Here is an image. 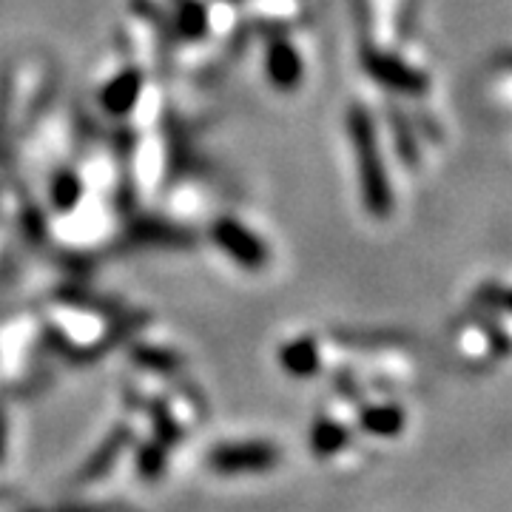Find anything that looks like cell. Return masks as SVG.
Returning <instances> with one entry per match:
<instances>
[{"mask_svg":"<svg viewBox=\"0 0 512 512\" xmlns=\"http://www.w3.org/2000/svg\"><path fill=\"white\" fill-rule=\"evenodd\" d=\"M348 131L353 154H356V168H359L362 202L376 220H387L393 214V185H390V177H387L376 126H373V117L367 114V109L350 106Z\"/></svg>","mask_w":512,"mask_h":512,"instance_id":"1","label":"cell"},{"mask_svg":"<svg viewBox=\"0 0 512 512\" xmlns=\"http://www.w3.org/2000/svg\"><path fill=\"white\" fill-rule=\"evenodd\" d=\"M279 458V450L265 441H242V444H222L211 450L208 464L222 476H239V473H265Z\"/></svg>","mask_w":512,"mask_h":512,"instance_id":"2","label":"cell"},{"mask_svg":"<svg viewBox=\"0 0 512 512\" xmlns=\"http://www.w3.org/2000/svg\"><path fill=\"white\" fill-rule=\"evenodd\" d=\"M365 69L376 83H382V86L393 89V92L419 97V94H424L430 89L427 74L419 72V69L410 66V63H404L402 57L387 55V52H367Z\"/></svg>","mask_w":512,"mask_h":512,"instance_id":"3","label":"cell"},{"mask_svg":"<svg viewBox=\"0 0 512 512\" xmlns=\"http://www.w3.org/2000/svg\"><path fill=\"white\" fill-rule=\"evenodd\" d=\"M214 239H217V245L225 254L234 256L239 265H245V268H262L265 259H268L265 245L234 220L217 222L214 225Z\"/></svg>","mask_w":512,"mask_h":512,"instance_id":"4","label":"cell"},{"mask_svg":"<svg viewBox=\"0 0 512 512\" xmlns=\"http://www.w3.org/2000/svg\"><path fill=\"white\" fill-rule=\"evenodd\" d=\"M268 74H271L274 86L285 89V92L299 86V80H302V60H299L291 43H285V40L271 43V49H268Z\"/></svg>","mask_w":512,"mask_h":512,"instance_id":"5","label":"cell"},{"mask_svg":"<svg viewBox=\"0 0 512 512\" xmlns=\"http://www.w3.org/2000/svg\"><path fill=\"white\" fill-rule=\"evenodd\" d=\"M282 365L288 367L296 376H308L319 367V353L313 348L311 339H299V342H291L288 348L282 350Z\"/></svg>","mask_w":512,"mask_h":512,"instance_id":"6","label":"cell"},{"mask_svg":"<svg viewBox=\"0 0 512 512\" xmlns=\"http://www.w3.org/2000/svg\"><path fill=\"white\" fill-rule=\"evenodd\" d=\"M140 94V74H123L120 80H114L106 94H103V103L109 111H128L134 106Z\"/></svg>","mask_w":512,"mask_h":512,"instance_id":"7","label":"cell"},{"mask_svg":"<svg viewBox=\"0 0 512 512\" xmlns=\"http://www.w3.org/2000/svg\"><path fill=\"white\" fill-rule=\"evenodd\" d=\"M128 433L126 430H117L114 436H111L97 453H94V458L86 464V470L80 473V478L83 481H89V478H100L103 473H109V467L114 464V458L120 456V450H123V444H126Z\"/></svg>","mask_w":512,"mask_h":512,"instance_id":"8","label":"cell"},{"mask_svg":"<svg viewBox=\"0 0 512 512\" xmlns=\"http://www.w3.org/2000/svg\"><path fill=\"white\" fill-rule=\"evenodd\" d=\"M365 427L373 433H396L402 427V413L396 407H373L365 413Z\"/></svg>","mask_w":512,"mask_h":512,"instance_id":"9","label":"cell"},{"mask_svg":"<svg viewBox=\"0 0 512 512\" xmlns=\"http://www.w3.org/2000/svg\"><path fill=\"white\" fill-rule=\"evenodd\" d=\"M476 296H478V302H481V305H487V308L512 313V288H507V285L487 282L484 288H478Z\"/></svg>","mask_w":512,"mask_h":512,"instance_id":"10","label":"cell"},{"mask_svg":"<svg viewBox=\"0 0 512 512\" xmlns=\"http://www.w3.org/2000/svg\"><path fill=\"white\" fill-rule=\"evenodd\" d=\"M393 131H396V143H399V154H402L404 163H407V165L419 163V148H416V137H413V131H410V126L404 123L402 117H396V120H393Z\"/></svg>","mask_w":512,"mask_h":512,"instance_id":"11","label":"cell"},{"mask_svg":"<svg viewBox=\"0 0 512 512\" xmlns=\"http://www.w3.org/2000/svg\"><path fill=\"white\" fill-rule=\"evenodd\" d=\"M77 200H80V183H77V177L74 174H60L55 180V205L66 211Z\"/></svg>","mask_w":512,"mask_h":512,"instance_id":"12","label":"cell"},{"mask_svg":"<svg viewBox=\"0 0 512 512\" xmlns=\"http://www.w3.org/2000/svg\"><path fill=\"white\" fill-rule=\"evenodd\" d=\"M316 450H322V453H328L333 447H339V441H345V430L342 427H333V424H319L316 427Z\"/></svg>","mask_w":512,"mask_h":512,"instance_id":"13","label":"cell"},{"mask_svg":"<svg viewBox=\"0 0 512 512\" xmlns=\"http://www.w3.org/2000/svg\"><path fill=\"white\" fill-rule=\"evenodd\" d=\"M501 66H504V69H512V55L510 60H501Z\"/></svg>","mask_w":512,"mask_h":512,"instance_id":"14","label":"cell"}]
</instances>
